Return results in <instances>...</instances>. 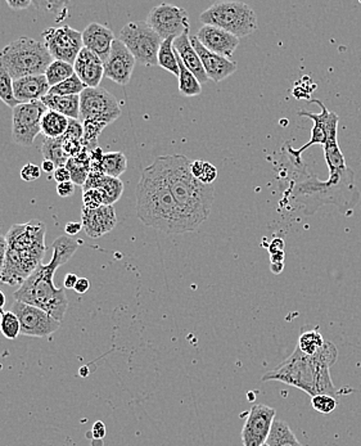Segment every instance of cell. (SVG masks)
Segmentation results:
<instances>
[{
    "label": "cell",
    "mask_w": 361,
    "mask_h": 446,
    "mask_svg": "<svg viewBox=\"0 0 361 446\" xmlns=\"http://www.w3.org/2000/svg\"><path fill=\"white\" fill-rule=\"evenodd\" d=\"M135 196L139 220L146 227L167 234H183L196 230L175 201L157 158L143 170Z\"/></svg>",
    "instance_id": "1"
},
{
    "label": "cell",
    "mask_w": 361,
    "mask_h": 446,
    "mask_svg": "<svg viewBox=\"0 0 361 446\" xmlns=\"http://www.w3.org/2000/svg\"><path fill=\"white\" fill-rule=\"evenodd\" d=\"M53 257L51 263L40 264L36 271L18 287L13 298L16 301L42 309L52 315L58 322L65 319L69 307V300L65 287L54 286V274L60 265L67 263L78 251V242L71 237H58L53 242Z\"/></svg>",
    "instance_id": "2"
},
{
    "label": "cell",
    "mask_w": 361,
    "mask_h": 446,
    "mask_svg": "<svg viewBox=\"0 0 361 446\" xmlns=\"http://www.w3.org/2000/svg\"><path fill=\"white\" fill-rule=\"evenodd\" d=\"M337 348L329 341H326L312 357L296 349L291 357L262 377V381L283 382L302 390L311 397L320 394L333 396L338 391L332 382L329 368L337 361Z\"/></svg>",
    "instance_id": "3"
},
{
    "label": "cell",
    "mask_w": 361,
    "mask_h": 446,
    "mask_svg": "<svg viewBox=\"0 0 361 446\" xmlns=\"http://www.w3.org/2000/svg\"><path fill=\"white\" fill-rule=\"evenodd\" d=\"M157 160L162 166L175 201L197 230L206 221L215 201L214 185L201 183L192 175V161L184 155H167Z\"/></svg>",
    "instance_id": "4"
},
{
    "label": "cell",
    "mask_w": 361,
    "mask_h": 446,
    "mask_svg": "<svg viewBox=\"0 0 361 446\" xmlns=\"http://www.w3.org/2000/svg\"><path fill=\"white\" fill-rule=\"evenodd\" d=\"M47 225L42 220L33 219L9 228L6 264L0 283L21 286L36 271L47 252Z\"/></svg>",
    "instance_id": "5"
},
{
    "label": "cell",
    "mask_w": 361,
    "mask_h": 446,
    "mask_svg": "<svg viewBox=\"0 0 361 446\" xmlns=\"http://www.w3.org/2000/svg\"><path fill=\"white\" fill-rule=\"evenodd\" d=\"M121 116L116 96L102 87L86 88L80 94V121L84 128V147L90 152L98 148L104 129Z\"/></svg>",
    "instance_id": "6"
},
{
    "label": "cell",
    "mask_w": 361,
    "mask_h": 446,
    "mask_svg": "<svg viewBox=\"0 0 361 446\" xmlns=\"http://www.w3.org/2000/svg\"><path fill=\"white\" fill-rule=\"evenodd\" d=\"M54 61L44 42L22 36L0 51V66L13 80L44 75Z\"/></svg>",
    "instance_id": "7"
},
{
    "label": "cell",
    "mask_w": 361,
    "mask_h": 446,
    "mask_svg": "<svg viewBox=\"0 0 361 446\" xmlns=\"http://www.w3.org/2000/svg\"><path fill=\"white\" fill-rule=\"evenodd\" d=\"M201 21L230 33L238 39L258 30V17L253 9L241 1H220L201 13Z\"/></svg>",
    "instance_id": "8"
},
{
    "label": "cell",
    "mask_w": 361,
    "mask_h": 446,
    "mask_svg": "<svg viewBox=\"0 0 361 446\" xmlns=\"http://www.w3.org/2000/svg\"><path fill=\"white\" fill-rule=\"evenodd\" d=\"M119 39L138 63L143 66H158L157 57L164 40L146 21L126 24L121 28Z\"/></svg>",
    "instance_id": "9"
},
{
    "label": "cell",
    "mask_w": 361,
    "mask_h": 446,
    "mask_svg": "<svg viewBox=\"0 0 361 446\" xmlns=\"http://www.w3.org/2000/svg\"><path fill=\"white\" fill-rule=\"evenodd\" d=\"M42 101L18 105L12 110V138L18 146L31 147L42 132V119L47 112Z\"/></svg>",
    "instance_id": "10"
},
{
    "label": "cell",
    "mask_w": 361,
    "mask_h": 446,
    "mask_svg": "<svg viewBox=\"0 0 361 446\" xmlns=\"http://www.w3.org/2000/svg\"><path fill=\"white\" fill-rule=\"evenodd\" d=\"M43 39L44 44L54 60L67 62L69 65L75 63L78 53L84 48L83 34L69 25L45 28Z\"/></svg>",
    "instance_id": "11"
},
{
    "label": "cell",
    "mask_w": 361,
    "mask_h": 446,
    "mask_svg": "<svg viewBox=\"0 0 361 446\" xmlns=\"http://www.w3.org/2000/svg\"><path fill=\"white\" fill-rule=\"evenodd\" d=\"M146 22L161 36L162 40L169 37L176 39L190 31V28L188 12L166 3L151 9Z\"/></svg>",
    "instance_id": "12"
},
{
    "label": "cell",
    "mask_w": 361,
    "mask_h": 446,
    "mask_svg": "<svg viewBox=\"0 0 361 446\" xmlns=\"http://www.w3.org/2000/svg\"><path fill=\"white\" fill-rule=\"evenodd\" d=\"M10 311L17 315L21 324V334L24 336L43 338L52 336L60 329V322L56 320L52 315L25 302L15 301Z\"/></svg>",
    "instance_id": "13"
},
{
    "label": "cell",
    "mask_w": 361,
    "mask_h": 446,
    "mask_svg": "<svg viewBox=\"0 0 361 446\" xmlns=\"http://www.w3.org/2000/svg\"><path fill=\"white\" fill-rule=\"evenodd\" d=\"M276 411L265 404H256L250 411L242 429L243 446H261L267 444Z\"/></svg>",
    "instance_id": "14"
},
{
    "label": "cell",
    "mask_w": 361,
    "mask_h": 446,
    "mask_svg": "<svg viewBox=\"0 0 361 446\" xmlns=\"http://www.w3.org/2000/svg\"><path fill=\"white\" fill-rule=\"evenodd\" d=\"M135 58L120 39H115L111 53L104 62V78L119 85H128L135 67Z\"/></svg>",
    "instance_id": "15"
},
{
    "label": "cell",
    "mask_w": 361,
    "mask_h": 446,
    "mask_svg": "<svg viewBox=\"0 0 361 446\" xmlns=\"http://www.w3.org/2000/svg\"><path fill=\"white\" fill-rule=\"evenodd\" d=\"M197 39L207 51L230 58L238 48L241 39L219 27L203 25L198 30Z\"/></svg>",
    "instance_id": "16"
},
{
    "label": "cell",
    "mask_w": 361,
    "mask_h": 446,
    "mask_svg": "<svg viewBox=\"0 0 361 446\" xmlns=\"http://www.w3.org/2000/svg\"><path fill=\"white\" fill-rule=\"evenodd\" d=\"M81 224L87 237L96 239L110 233L117 224L116 210L113 206L103 205L95 210L81 209Z\"/></svg>",
    "instance_id": "17"
},
{
    "label": "cell",
    "mask_w": 361,
    "mask_h": 446,
    "mask_svg": "<svg viewBox=\"0 0 361 446\" xmlns=\"http://www.w3.org/2000/svg\"><path fill=\"white\" fill-rule=\"evenodd\" d=\"M190 43L199 55L208 79L212 80L215 83H220L226 78L232 76L233 74L237 71L235 62L230 61L223 55H219V54L207 51L206 48L199 43L197 36H190Z\"/></svg>",
    "instance_id": "18"
},
{
    "label": "cell",
    "mask_w": 361,
    "mask_h": 446,
    "mask_svg": "<svg viewBox=\"0 0 361 446\" xmlns=\"http://www.w3.org/2000/svg\"><path fill=\"white\" fill-rule=\"evenodd\" d=\"M74 70L78 79L85 84L86 88H98L103 79V62L86 48H83L81 52L78 53V58L74 63Z\"/></svg>",
    "instance_id": "19"
},
{
    "label": "cell",
    "mask_w": 361,
    "mask_h": 446,
    "mask_svg": "<svg viewBox=\"0 0 361 446\" xmlns=\"http://www.w3.org/2000/svg\"><path fill=\"white\" fill-rule=\"evenodd\" d=\"M113 42H115L113 31L110 27L102 25V24L92 22L83 31L84 48L96 54L103 63L107 61V58L111 53Z\"/></svg>",
    "instance_id": "20"
},
{
    "label": "cell",
    "mask_w": 361,
    "mask_h": 446,
    "mask_svg": "<svg viewBox=\"0 0 361 446\" xmlns=\"http://www.w3.org/2000/svg\"><path fill=\"white\" fill-rule=\"evenodd\" d=\"M13 90L16 99L24 105L42 101L44 96L49 94L51 85L45 75H34L13 80Z\"/></svg>",
    "instance_id": "21"
},
{
    "label": "cell",
    "mask_w": 361,
    "mask_h": 446,
    "mask_svg": "<svg viewBox=\"0 0 361 446\" xmlns=\"http://www.w3.org/2000/svg\"><path fill=\"white\" fill-rule=\"evenodd\" d=\"M83 192L90 189H98L103 197L104 205L113 206L119 201L124 193V183L120 179L107 176L103 173H93L90 171L86 179L85 184L83 185Z\"/></svg>",
    "instance_id": "22"
},
{
    "label": "cell",
    "mask_w": 361,
    "mask_h": 446,
    "mask_svg": "<svg viewBox=\"0 0 361 446\" xmlns=\"http://www.w3.org/2000/svg\"><path fill=\"white\" fill-rule=\"evenodd\" d=\"M174 49H175L176 54L180 57L184 66L197 78L201 84L208 83L210 79L207 76L206 71L203 69L201 58L190 43V31L184 33L183 35L174 40Z\"/></svg>",
    "instance_id": "23"
},
{
    "label": "cell",
    "mask_w": 361,
    "mask_h": 446,
    "mask_svg": "<svg viewBox=\"0 0 361 446\" xmlns=\"http://www.w3.org/2000/svg\"><path fill=\"white\" fill-rule=\"evenodd\" d=\"M317 105L321 108V112L320 114H312V112H309L306 110H302V111H299V114L300 116H305V117H309L312 121H314V128L311 130V139L297 151L292 149V153L296 156V157H300L301 156L302 152H305L306 149L314 146V144H320L321 147H324L326 141H327V121L328 117H329V111L327 110V107L323 105V102H320L318 99L314 101Z\"/></svg>",
    "instance_id": "24"
},
{
    "label": "cell",
    "mask_w": 361,
    "mask_h": 446,
    "mask_svg": "<svg viewBox=\"0 0 361 446\" xmlns=\"http://www.w3.org/2000/svg\"><path fill=\"white\" fill-rule=\"evenodd\" d=\"M47 110L66 116L67 119L80 120V96H48L42 99Z\"/></svg>",
    "instance_id": "25"
},
{
    "label": "cell",
    "mask_w": 361,
    "mask_h": 446,
    "mask_svg": "<svg viewBox=\"0 0 361 446\" xmlns=\"http://www.w3.org/2000/svg\"><path fill=\"white\" fill-rule=\"evenodd\" d=\"M90 164H92V153L86 148H84L81 153H78V156L69 158L66 164V169L71 174L72 183L80 185L83 188L90 173Z\"/></svg>",
    "instance_id": "26"
},
{
    "label": "cell",
    "mask_w": 361,
    "mask_h": 446,
    "mask_svg": "<svg viewBox=\"0 0 361 446\" xmlns=\"http://www.w3.org/2000/svg\"><path fill=\"white\" fill-rule=\"evenodd\" d=\"M267 444L269 446H302L292 429L282 420L273 422Z\"/></svg>",
    "instance_id": "27"
},
{
    "label": "cell",
    "mask_w": 361,
    "mask_h": 446,
    "mask_svg": "<svg viewBox=\"0 0 361 446\" xmlns=\"http://www.w3.org/2000/svg\"><path fill=\"white\" fill-rule=\"evenodd\" d=\"M42 132L45 138L56 139L60 138L69 128V119L63 114L54 112V111H47L42 119Z\"/></svg>",
    "instance_id": "28"
},
{
    "label": "cell",
    "mask_w": 361,
    "mask_h": 446,
    "mask_svg": "<svg viewBox=\"0 0 361 446\" xmlns=\"http://www.w3.org/2000/svg\"><path fill=\"white\" fill-rule=\"evenodd\" d=\"M174 40H175V37L165 39L162 44L160 46L157 62H158L160 67L169 71L170 74L175 75L179 79L180 70H179V63H178V58H176V52L174 49Z\"/></svg>",
    "instance_id": "29"
},
{
    "label": "cell",
    "mask_w": 361,
    "mask_h": 446,
    "mask_svg": "<svg viewBox=\"0 0 361 446\" xmlns=\"http://www.w3.org/2000/svg\"><path fill=\"white\" fill-rule=\"evenodd\" d=\"M40 152L43 153L44 160L52 161L56 167L66 166V164L69 160V155L66 153V151L63 148L60 138H56V139L45 138L43 146L40 148Z\"/></svg>",
    "instance_id": "30"
},
{
    "label": "cell",
    "mask_w": 361,
    "mask_h": 446,
    "mask_svg": "<svg viewBox=\"0 0 361 446\" xmlns=\"http://www.w3.org/2000/svg\"><path fill=\"white\" fill-rule=\"evenodd\" d=\"M178 63H179V92L181 96H197L202 93V84L198 81L197 78L190 72L184 63L181 62L180 57L176 54Z\"/></svg>",
    "instance_id": "31"
},
{
    "label": "cell",
    "mask_w": 361,
    "mask_h": 446,
    "mask_svg": "<svg viewBox=\"0 0 361 446\" xmlns=\"http://www.w3.org/2000/svg\"><path fill=\"white\" fill-rule=\"evenodd\" d=\"M102 166L106 175L120 179V176L128 169V158L122 152L104 153L102 157Z\"/></svg>",
    "instance_id": "32"
},
{
    "label": "cell",
    "mask_w": 361,
    "mask_h": 446,
    "mask_svg": "<svg viewBox=\"0 0 361 446\" xmlns=\"http://www.w3.org/2000/svg\"><path fill=\"white\" fill-rule=\"evenodd\" d=\"M44 75L48 80L51 88H53V87L58 85L60 83H63L65 80L69 79L71 76H74L75 70H74V65H69L67 62L54 60L48 66V69H47Z\"/></svg>",
    "instance_id": "33"
},
{
    "label": "cell",
    "mask_w": 361,
    "mask_h": 446,
    "mask_svg": "<svg viewBox=\"0 0 361 446\" xmlns=\"http://www.w3.org/2000/svg\"><path fill=\"white\" fill-rule=\"evenodd\" d=\"M326 343L323 334L319 332L318 328L302 332L299 337L297 349L306 355H315Z\"/></svg>",
    "instance_id": "34"
},
{
    "label": "cell",
    "mask_w": 361,
    "mask_h": 446,
    "mask_svg": "<svg viewBox=\"0 0 361 446\" xmlns=\"http://www.w3.org/2000/svg\"><path fill=\"white\" fill-rule=\"evenodd\" d=\"M85 89V84L78 79V75L75 74L69 79L65 80L63 83L51 88L49 94L60 96H80Z\"/></svg>",
    "instance_id": "35"
},
{
    "label": "cell",
    "mask_w": 361,
    "mask_h": 446,
    "mask_svg": "<svg viewBox=\"0 0 361 446\" xmlns=\"http://www.w3.org/2000/svg\"><path fill=\"white\" fill-rule=\"evenodd\" d=\"M0 101L9 108H16L18 105H21L15 96V90H13V79L10 78L7 71L4 70L0 66Z\"/></svg>",
    "instance_id": "36"
},
{
    "label": "cell",
    "mask_w": 361,
    "mask_h": 446,
    "mask_svg": "<svg viewBox=\"0 0 361 446\" xmlns=\"http://www.w3.org/2000/svg\"><path fill=\"white\" fill-rule=\"evenodd\" d=\"M0 332L8 340H16L21 334V324L13 311H4L0 315Z\"/></svg>",
    "instance_id": "37"
},
{
    "label": "cell",
    "mask_w": 361,
    "mask_h": 446,
    "mask_svg": "<svg viewBox=\"0 0 361 446\" xmlns=\"http://www.w3.org/2000/svg\"><path fill=\"white\" fill-rule=\"evenodd\" d=\"M311 406L321 414H330L337 408V400L330 395H315L311 397Z\"/></svg>",
    "instance_id": "38"
},
{
    "label": "cell",
    "mask_w": 361,
    "mask_h": 446,
    "mask_svg": "<svg viewBox=\"0 0 361 446\" xmlns=\"http://www.w3.org/2000/svg\"><path fill=\"white\" fill-rule=\"evenodd\" d=\"M103 205V197L98 189H90L83 193V207L89 210H95Z\"/></svg>",
    "instance_id": "39"
},
{
    "label": "cell",
    "mask_w": 361,
    "mask_h": 446,
    "mask_svg": "<svg viewBox=\"0 0 361 446\" xmlns=\"http://www.w3.org/2000/svg\"><path fill=\"white\" fill-rule=\"evenodd\" d=\"M21 179L25 180V182H34L36 179H39L40 175H42V169L37 166V165H34L31 162L26 164L25 166L21 169Z\"/></svg>",
    "instance_id": "40"
},
{
    "label": "cell",
    "mask_w": 361,
    "mask_h": 446,
    "mask_svg": "<svg viewBox=\"0 0 361 446\" xmlns=\"http://www.w3.org/2000/svg\"><path fill=\"white\" fill-rule=\"evenodd\" d=\"M217 169H216L212 164L210 162H206L205 161V165H203V173H202V176L199 178V182L201 183L206 184V185H212V183L215 182L217 179Z\"/></svg>",
    "instance_id": "41"
},
{
    "label": "cell",
    "mask_w": 361,
    "mask_h": 446,
    "mask_svg": "<svg viewBox=\"0 0 361 446\" xmlns=\"http://www.w3.org/2000/svg\"><path fill=\"white\" fill-rule=\"evenodd\" d=\"M53 178H54V180L58 184L72 182V180H71V174H69V171L66 169V166L57 167L56 171L53 173Z\"/></svg>",
    "instance_id": "42"
},
{
    "label": "cell",
    "mask_w": 361,
    "mask_h": 446,
    "mask_svg": "<svg viewBox=\"0 0 361 446\" xmlns=\"http://www.w3.org/2000/svg\"><path fill=\"white\" fill-rule=\"evenodd\" d=\"M57 193L62 198H67L71 197L75 193V184L72 182H67V183H60L57 185Z\"/></svg>",
    "instance_id": "43"
},
{
    "label": "cell",
    "mask_w": 361,
    "mask_h": 446,
    "mask_svg": "<svg viewBox=\"0 0 361 446\" xmlns=\"http://www.w3.org/2000/svg\"><path fill=\"white\" fill-rule=\"evenodd\" d=\"M83 229V224L81 223H76V221H69L65 227V232L66 234L69 237L78 236V233Z\"/></svg>",
    "instance_id": "44"
},
{
    "label": "cell",
    "mask_w": 361,
    "mask_h": 446,
    "mask_svg": "<svg viewBox=\"0 0 361 446\" xmlns=\"http://www.w3.org/2000/svg\"><path fill=\"white\" fill-rule=\"evenodd\" d=\"M9 8L15 9V10H21V9H27L33 1L31 0H7Z\"/></svg>",
    "instance_id": "45"
},
{
    "label": "cell",
    "mask_w": 361,
    "mask_h": 446,
    "mask_svg": "<svg viewBox=\"0 0 361 446\" xmlns=\"http://www.w3.org/2000/svg\"><path fill=\"white\" fill-rule=\"evenodd\" d=\"M6 254H7V239L6 236H0V277L6 264Z\"/></svg>",
    "instance_id": "46"
},
{
    "label": "cell",
    "mask_w": 361,
    "mask_h": 446,
    "mask_svg": "<svg viewBox=\"0 0 361 446\" xmlns=\"http://www.w3.org/2000/svg\"><path fill=\"white\" fill-rule=\"evenodd\" d=\"M92 432H93L94 438H96V440H102V438L106 436V426H104L103 422H101V420L95 422Z\"/></svg>",
    "instance_id": "47"
},
{
    "label": "cell",
    "mask_w": 361,
    "mask_h": 446,
    "mask_svg": "<svg viewBox=\"0 0 361 446\" xmlns=\"http://www.w3.org/2000/svg\"><path fill=\"white\" fill-rule=\"evenodd\" d=\"M90 289V282L86 280V278H78V283L75 286V291L80 293V295H84L85 292H87Z\"/></svg>",
    "instance_id": "48"
},
{
    "label": "cell",
    "mask_w": 361,
    "mask_h": 446,
    "mask_svg": "<svg viewBox=\"0 0 361 446\" xmlns=\"http://www.w3.org/2000/svg\"><path fill=\"white\" fill-rule=\"evenodd\" d=\"M78 277L76 274L69 273V274L66 275L65 280H63V287H65V289H75V286H76V283H78Z\"/></svg>",
    "instance_id": "49"
},
{
    "label": "cell",
    "mask_w": 361,
    "mask_h": 446,
    "mask_svg": "<svg viewBox=\"0 0 361 446\" xmlns=\"http://www.w3.org/2000/svg\"><path fill=\"white\" fill-rule=\"evenodd\" d=\"M284 248V241L283 239H280V238H276L273 242H271V245H270V247H269V251H270V254H276V252H280V251H283Z\"/></svg>",
    "instance_id": "50"
},
{
    "label": "cell",
    "mask_w": 361,
    "mask_h": 446,
    "mask_svg": "<svg viewBox=\"0 0 361 446\" xmlns=\"http://www.w3.org/2000/svg\"><path fill=\"white\" fill-rule=\"evenodd\" d=\"M56 165L53 164L52 161H49V160H44L43 164H42V170H43L44 173H47V174H52V173H54L56 171Z\"/></svg>",
    "instance_id": "51"
},
{
    "label": "cell",
    "mask_w": 361,
    "mask_h": 446,
    "mask_svg": "<svg viewBox=\"0 0 361 446\" xmlns=\"http://www.w3.org/2000/svg\"><path fill=\"white\" fill-rule=\"evenodd\" d=\"M284 260V251H280V252H276V254L271 255L270 257V261L271 263H283Z\"/></svg>",
    "instance_id": "52"
},
{
    "label": "cell",
    "mask_w": 361,
    "mask_h": 446,
    "mask_svg": "<svg viewBox=\"0 0 361 446\" xmlns=\"http://www.w3.org/2000/svg\"><path fill=\"white\" fill-rule=\"evenodd\" d=\"M284 269L283 263H271L270 265V271H273L274 274H280Z\"/></svg>",
    "instance_id": "53"
},
{
    "label": "cell",
    "mask_w": 361,
    "mask_h": 446,
    "mask_svg": "<svg viewBox=\"0 0 361 446\" xmlns=\"http://www.w3.org/2000/svg\"><path fill=\"white\" fill-rule=\"evenodd\" d=\"M6 304H7V298H6L4 292L0 289V315L4 313V307H6Z\"/></svg>",
    "instance_id": "54"
},
{
    "label": "cell",
    "mask_w": 361,
    "mask_h": 446,
    "mask_svg": "<svg viewBox=\"0 0 361 446\" xmlns=\"http://www.w3.org/2000/svg\"><path fill=\"white\" fill-rule=\"evenodd\" d=\"M261 446H269V445H267V444H264V445H261Z\"/></svg>",
    "instance_id": "55"
},
{
    "label": "cell",
    "mask_w": 361,
    "mask_h": 446,
    "mask_svg": "<svg viewBox=\"0 0 361 446\" xmlns=\"http://www.w3.org/2000/svg\"><path fill=\"white\" fill-rule=\"evenodd\" d=\"M360 3H361V1H360Z\"/></svg>",
    "instance_id": "56"
},
{
    "label": "cell",
    "mask_w": 361,
    "mask_h": 446,
    "mask_svg": "<svg viewBox=\"0 0 361 446\" xmlns=\"http://www.w3.org/2000/svg\"><path fill=\"white\" fill-rule=\"evenodd\" d=\"M0 228H1V227H0Z\"/></svg>",
    "instance_id": "57"
}]
</instances>
